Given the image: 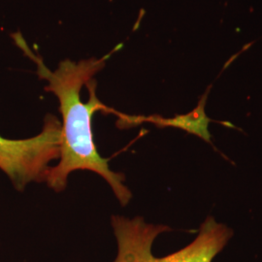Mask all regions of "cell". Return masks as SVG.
<instances>
[{
	"label": "cell",
	"instance_id": "cell-3",
	"mask_svg": "<svg viewBox=\"0 0 262 262\" xmlns=\"http://www.w3.org/2000/svg\"><path fill=\"white\" fill-rule=\"evenodd\" d=\"M61 140V122L54 115H48L34 137L13 140L0 136V170L19 191L31 182L45 181L49 163L59 159Z\"/></svg>",
	"mask_w": 262,
	"mask_h": 262
},
{
	"label": "cell",
	"instance_id": "cell-4",
	"mask_svg": "<svg viewBox=\"0 0 262 262\" xmlns=\"http://www.w3.org/2000/svg\"><path fill=\"white\" fill-rule=\"evenodd\" d=\"M207 94L202 97L201 101L196 108L189 114L185 116H179L172 120H163L161 118H150V121L156 122L161 125H173L182 127L186 130L192 132L204 138H209V133L207 131V126L209 119L204 113V105L206 101Z\"/></svg>",
	"mask_w": 262,
	"mask_h": 262
},
{
	"label": "cell",
	"instance_id": "cell-2",
	"mask_svg": "<svg viewBox=\"0 0 262 262\" xmlns=\"http://www.w3.org/2000/svg\"><path fill=\"white\" fill-rule=\"evenodd\" d=\"M118 254L113 262H212L232 237L226 225L207 217L193 242L176 253L157 257L151 253L154 241L159 234L170 231L166 225L147 224L142 217H112Z\"/></svg>",
	"mask_w": 262,
	"mask_h": 262
},
{
	"label": "cell",
	"instance_id": "cell-1",
	"mask_svg": "<svg viewBox=\"0 0 262 262\" xmlns=\"http://www.w3.org/2000/svg\"><path fill=\"white\" fill-rule=\"evenodd\" d=\"M16 44L37 66V74L48 82L45 91L56 95L62 117V140L59 162L48 169L45 182L56 191L67 186L70 173L77 170H90L100 175L110 185L122 206L131 199L130 190L123 185L124 176L112 171L109 159H103L97 151L92 129L93 116L96 111L115 112L105 106L96 96V82L94 76L103 69L107 59L122 47L100 58H91L74 62L69 59L59 63L51 71L40 56L28 47L19 32L13 34Z\"/></svg>",
	"mask_w": 262,
	"mask_h": 262
}]
</instances>
